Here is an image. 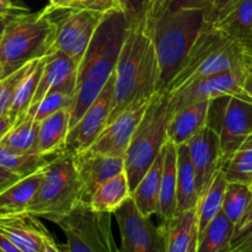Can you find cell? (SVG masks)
Segmentation results:
<instances>
[{"label":"cell","instance_id":"f1b7e54d","mask_svg":"<svg viewBox=\"0 0 252 252\" xmlns=\"http://www.w3.org/2000/svg\"><path fill=\"white\" fill-rule=\"evenodd\" d=\"M161 224L166 230L165 252H189L192 238L197 231L196 209L176 214L171 220Z\"/></svg>","mask_w":252,"mask_h":252},{"label":"cell","instance_id":"bcb514c9","mask_svg":"<svg viewBox=\"0 0 252 252\" xmlns=\"http://www.w3.org/2000/svg\"><path fill=\"white\" fill-rule=\"evenodd\" d=\"M0 252H24L12 241H10L2 233H0Z\"/></svg>","mask_w":252,"mask_h":252},{"label":"cell","instance_id":"f907efd6","mask_svg":"<svg viewBox=\"0 0 252 252\" xmlns=\"http://www.w3.org/2000/svg\"><path fill=\"white\" fill-rule=\"evenodd\" d=\"M189 252H197V231L194 233L193 238H192L191 245H189Z\"/></svg>","mask_w":252,"mask_h":252},{"label":"cell","instance_id":"f546056e","mask_svg":"<svg viewBox=\"0 0 252 252\" xmlns=\"http://www.w3.org/2000/svg\"><path fill=\"white\" fill-rule=\"evenodd\" d=\"M234 224L219 212L202 234L197 235V252H226L230 248Z\"/></svg>","mask_w":252,"mask_h":252},{"label":"cell","instance_id":"c3c4849f","mask_svg":"<svg viewBox=\"0 0 252 252\" xmlns=\"http://www.w3.org/2000/svg\"><path fill=\"white\" fill-rule=\"evenodd\" d=\"M12 126H14V123L10 120L9 116H0V138H2V135H4L5 133H7V130H9Z\"/></svg>","mask_w":252,"mask_h":252},{"label":"cell","instance_id":"b9f144b4","mask_svg":"<svg viewBox=\"0 0 252 252\" xmlns=\"http://www.w3.org/2000/svg\"><path fill=\"white\" fill-rule=\"evenodd\" d=\"M30 12L29 9L22 6H17L12 2V0H0V15H11V16H16V15L26 14Z\"/></svg>","mask_w":252,"mask_h":252},{"label":"cell","instance_id":"f5cc1de1","mask_svg":"<svg viewBox=\"0 0 252 252\" xmlns=\"http://www.w3.org/2000/svg\"><path fill=\"white\" fill-rule=\"evenodd\" d=\"M158 19H159V17H158Z\"/></svg>","mask_w":252,"mask_h":252},{"label":"cell","instance_id":"ba28073f","mask_svg":"<svg viewBox=\"0 0 252 252\" xmlns=\"http://www.w3.org/2000/svg\"><path fill=\"white\" fill-rule=\"evenodd\" d=\"M54 224L66 238V244L62 245L64 252H120L112 231V213L79 203Z\"/></svg>","mask_w":252,"mask_h":252},{"label":"cell","instance_id":"836d02e7","mask_svg":"<svg viewBox=\"0 0 252 252\" xmlns=\"http://www.w3.org/2000/svg\"><path fill=\"white\" fill-rule=\"evenodd\" d=\"M252 202L250 185L240 182H228L224 192L221 212L235 225Z\"/></svg>","mask_w":252,"mask_h":252},{"label":"cell","instance_id":"d4e9b609","mask_svg":"<svg viewBox=\"0 0 252 252\" xmlns=\"http://www.w3.org/2000/svg\"><path fill=\"white\" fill-rule=\"evenodd\" d=\"M164 167L159 194L158 216L161 223L171 220L176 214V177H177V150L174 143L166 140Z\"/></svg>","mask_w":252,"mask_h":252},{"label":"cell","instance_id":"5b68a950","mask_svg":"<svg viewBox=\"0 0 252 252\" xmlns=\"http://www.w3.org/2000/svg\"><path fill=\"white\" fill-rule=\"evenodd\" d=\"M204 24V9L165 11L154 22L150 30V36L159 64L157 91H165L170 81L176 75Z\"/></svg>","mask_w":252,"mask_h":252},{"label":"cell","instance_id":"8fae6325","mask_svg":"<svg viewBox=\"0 0 252 252\" xmlns=\"http://www.w3.org/2000/svg\"><path fill=\"white\" fill-rule=\"evenodd\" d=\"M246 68L224 71L198 79L177 90L176 93L170 94L169 105L172 115L199 101H212L224 96L246 95L243 90Z\"/></svg>","mask_w":252,"mask_h":252},{"label":"cell","instance_id":"484cf974","mask_svg":"<svg viewBox=\"0 0 252 252\" xmlns=\"http://www.w3.org/2000/svg\"><path fill=\"white\" fill-rule=\"evenodd\" d=\"M226 184L228 181H226L223 171L219 169L212 177L208 186L198 197L196 207L197 235L202 234V231L211 223L212 219H214V217L221 211Z\"/></svg>","mask_w":252,"mask_h":252},{"label":"cell","instance_id":"d590c367","mask_svg":"<svg viewBox=\"0 0 252 252\" xmlns=\"http://www.w3.org/2000/svg\"><path fill=\"white\" fill-rule=\"evenodd\" d=\"M74 94L66 93V91H51L47 94L43 98L38 102L34 108L32 117L34 121L41 122L48 116L63 110V108H73Z\"/></svg>","mask_w":252,"mask_h":252},{"label":"cell","instance_id":"ee69618b","mask_svg":"<svg viewBox=\"0 0 252 252\" xmlns=\"http://www.w3.org/2000/svg\"><path fill=\"white\" fill-rule=\"evenodd\" d=\"M39 252H64L62 245H58V244L54 241V239L52 238L51 234L46 235V238L43 239V243H42L41 250Z\"/></svg>","mask_w":252,"mask_h":252},{"label":"cell","instance_id":"5bb4252c","mask_svg":"<svg viewBox=\"0 0 252 252\" xmlns=\"http://www.w3.org/2000/svg\"><path fill=\"white\" fill-rule=\"evenodd\" d=\"M149 102L150 100H148L126 108L112 122L106 126L105 129L100 133L97 139L88 150L125 159L130 139L144 116Z\"/></svg>","mask_w":252,"mask_h":252},{"label":"cell","instance_id":"4dcf8cb0","mask_svg":"<svg viewBox=\"0 0 252 252\" xmlns=\"http://www.w3.org/2000/svg\"><path fill=\"white\" fill-rule=\"evenodd\" d=\"M58 155L22 154V153H16L0 144V166L17 175L20 179H24L34 172L43 170Z\"/></svg>","mask_w":252,"mask_h":252},{"label":"cell","instance_id":"7dc6e473","mask_svg":"<svg viewBox=\"0 0 252 252\" xmlns=\"http://www.w3.org/2000/svg\"><path fill=\"white\" fill-rule=\"evenodd\" d=\"M243 90L249 97L252 98V62L248 65L245 73V79H244Z\"/></svg>","mask_w":252,"mask_h":252},{"label":"cell","instance_id":"9a60e30c","mask_svg":"<svg viewBox=\"0 0 252 252\" xmlns=\"http://www.w3.org/2000/svg\"><path fill=\"white\" fill-rule=\"evenodd\" d=\"M80 184V202L89 204L94 192L120 172L125 171V159L90 150L73 154Z\"/></svg>","mask_w":252,"mask_h":252},{"label":"cell","instance_id":"4316f807","mask_svg":"<svg viewBox=\"0 0 252 252\" xmlns=\"http://www.w3.org/2000/svg\"><path fill=\"white\" fill-rule=\"evenodd\" d=\"M129 184L125 171L101 185L89 201V206L97 212L115 213L127 199L130 198Z\"/></svg>","mask_w":252,"mask_h":252},{"label":"cell","instance_id":"ac0fdd59","mask_svg":"<svg viewBox=\"0 0 252 252\" xmlns=\"http://www.w3.org/2000/svg\"><path fill=\"white\" fill-rule=\"evenodd\" d=\"M212 25L252 56V0H235Z\"/></svg>","mask_w":252,"mask_h":252},{"label":"cell","instance_id":"ab89813d","mask_svg":"<svg viewBox=\"0 0 252 252\" xmlns=\"http://www.w3.org/2000/svg\"><path fill=\"white\" fill-rule=\"evenodd\" d=\"M207 1L208 0H164L160 16L165 11H174V10L182 9H204Z\"/></svg>","mask_w":252,"mask_h":252},{"label":"cell","instance_id":"8d00e7d4","mask_svg":"<svg viewBox=\"0 0 252 252\" xmlns=\"http://www.w3.org/2000/svg\"><path fill=\"white\" fill-rule=\"evenodd\" d=\"M29 64H26V65L20 68L15 73L10 74V75L5 76V78H2L0 80V116H4L9 113L10 107L12 105V101H14L16 89L19 86V83L21 81L22 76L26 73L27 68H29Z\"/></svg>","mask_w":252,"mask_h":252},{"label":"cell","instance_id":"ffe728a7","mask_svg":"<svg viewBox=\"0 0 252 252\" xmlns=\"http://www.w3.org/2000/svg\"><path fill=\"white\" fill-rule=\"evenodd\" d=\"M209 100L199 101L177 111L171 116L167 125V140L175 145L186 144L201 128L207 125Z\"/></svg>","mask_w":252,"mask_h":252},{"label":"cell","instance_id":"9c48e42d","mask_svg":"<svg viewBox=\"0 0 252 252\" xmlns=\"http://www.w3.org/2000/svg\"><path fill=\"white\" fill-rule=\"evenodd\" d=\"M207 125L218 133L223 160L252 134V98L233 95L212 100Z\"/></svg>","mask_w":252,"mask_h":252},{"label":"cell","instance_id":"2e32d148","mask_svg":"<svg viewBox=\"0 0 252 252\" xmlns=\"http://www.w3.org/2000/svg\"><path fill=\"white\" fill-rule=\"evenodd\" d=\"M187 147L196 175V187L199 197L214 174L220 169L221 152L219 135L216 129L206 125L187 142Z\"/></svg>","mask_w":252,"mask_h":252},{"label":"cell","instance_id":"4fadbf2b","mask_svg":"<svg viewBox=\"0 0 252 252\" xmlns=\"http://www.w3.org/2000/svg\"><path fill=\"white\" fill-rule=\"evenodd\" d=\"M115 75L111 76L102 91L84 112L80 120L69 129L64 142V153L76 154L88 150L107 126L112 110Z\"/></svg>","mask_w":252,"mask_h":252},{"label":"cell","instance_id":"f35d334b","mask_svg":"<svg viewBox=\"0 0 252 252\" xmlns=\"http://www.w3.org/2000/svg\"><path fill=\"white\" fill-rule=\"evenodd\" d=\"M78 4L79 9L94 10L102 14L122 11L120 0H78Z\"/></svg>","mask_w":252,"mask_h":252},{"label":"cell","instance_id":"7c38bea8","mask_svg":"<svg viewBox=\"0 0 252 252\" xmlns=\"http://www.w3.org/2000/svg\"><path fill=\"white\" fill-rule=\"evenodd\" d=\"M106 15L88 9L65 10V15L57 21L54 51L68 54L79 65Z\"/></svg>","mask_w":252,"mask_h":252},{"label":"cell","instance_id":"d6986e66","mask_svg":"<svg viewBox=\"0 0 252 252\" xmlns=\"http://www.w3.org/2000/svg\"><path fill=\"white\" fill-rule=\"evenodd\" d=\"M0 233L24 252H39L48 230L30 214L0 217Z\"/></svg>","mask_w":252,"mask_h":252},{"label":"cell","instance_id":"8992f818","mask_svg":"<svg viewBox=\"0 0 252 252\" xmlns=\"http://www.w3.org/2000/svg\"><path fill=\"white\" fill-rule=\"evenodd\" d=\"M171 116L169 95L165 91H157L150 98L125 155V172L130 192L152 166L166 143L167 125Z\"/></svg>","mask_w":252,"mask_h":252},{"label":"cell","instance_id":"30bf717a","mask_svg":"<svg viewBox=\"0 0 252 252\" xmlns=\"http://www.w3.org/2000/svg\"><path fill=\"white\" fill-rule=\"evenodd\" d=\"M113 214L120 229V252H165L164 224L157 226L150 218L143 216L132 197Z\"/></svg>","mask_w":252,"mask_h":252},{"label":"cell","instance_id":"7402d4cb","mask_svg":"<svg viewBox=\"0 0 252 252\" xmlns=\"http://www.w3.org/2000/svg\"><path fill=\"white\" fill-rule=\"evenodd\" d=\"M164 159L165 148L162 147L161 152L159 153L152 166L148 169V171L140 179V181L138 182V185L130 194L138 211L148 218H150L154 214L158 216V212H159L160 184H161Z\"/></svg>","mask_w":252,"mask_h":252},{"label":"cell","instance_id":"f6af8a7d","mask_svg":"<svg viewBox=\"0 0 252 252\" xmlns=\"http://www.w3.org/2000/svg\"><path fill=\"white\" fill-rule=\"evenodd\" d=\"M49 5L57 10L79 9L78 0H48Z\"/></svg>","mask_w":252,"mask_h":252},{"label":"cell","instance_id":"603a6c76","mask_svg":"<svg viewBox=\"0 0 252 252\" xmlns=\"http://www.w3.org/2000/svg\"><path fill=\"white\" fill-rule=\"evenodd\" d=\"M43 170L20 179L0 192V217L27 213L30 203L38 189Z\"/></svg>","mask_w":252,"mask_h":252},{"label":"cell","instance_id":"1f68e13d","mask_svg":"<svg viewBox=\"0 0 252 252\" xmlns=\"http://www.w3.org/2000/svg\"><path fill=\"white\" fill-rule=\"evenodd\" d=\"M220 170L228 182L250 185L252 180V134L229 157L221 160Z\"/></svg>","mask_w":252,"mask_h":252},{"label":"cell","instance_id":"83f0119b","mask_svg":"<svg viewBox=\"0 0 252 252\" xmlns=\"http://www.w3.org/2000/svg\"><path fill=\"white\" fill-rule=\"evenodd\" d=\"M44 57L36 59V61H32L29 64V68H27L25 75L22 76L21 81L19 83V86H17L16 93H15L14 96V101H12L9 113H7L14 126L21 122L26 117V113L29 111L30 106H31L32 98H33L34 93H36L39 78H41Z\"/></svg>","mask_w":252,"mask_h":252},{"label":"cell","instance_id":"e0dca14e","mask_svg":"<svg viewBox=\"0 0 252 252\" xmlns=\"http://www.w3.org/2000/svg\"><path fill=\"white\" fill-rule=\"evenodd\" d=\"M76 69L78 63L71 57L61 51H53L51 54L44 57L41 78L26 117L33 116L36 106L51 91H66L74 94Z\"/></svg>","mask_w":252,"mask_h":252},{"label":"cell","instance_id":"7a4b0ae2","mask_svg":"<svg viewBox=\"0 0 252 252\" xmlns=\"http://www.w3.org/2000/svg\"><path fill=\"white\" fill-rule=\"evenodd\" d=\"M113 75V102L107 125L126 108L150 100L157 93L159 64L147 31L128 29Z\"/></svg>","mask_w":252,"mask_h":252},{"label":"cell","instance_id":"6da1fadb","mask_svg":"<svg viewBox=\"0 0 252 252\" xmlns=\"http://www.w3.org/2000/svg\"><path fill=\"white\" fill-rule=\"evenodd\" d=\"M128 29L123 12L115 11L106 15L96 30L76 69L70 128L80 120L115 73Z\"/></svg>","mask_w":252,"mask_h":252},{"label":"cell","instance_id":"7bdbcfd3","mask_svg":"<svg viewBox=\"0 0 252 252\" xmlns=\"http://www.w3.org/2000/svg\"><path fill=\"white\" fill-rule=\"evenodd\" d=\"M20 180V177L17 175L12 174V172L7 171L4 167L0 166V192L4 191L5 189H7L9 186H11L12 184L17 182Z\"/></svg>","mask_w":252,"mask_h":252},{"label":"cell","instance_id":"44dd1931","mask_svg":"<svg viewBox=\"0 0 252 252\" xmlns=\"http://www.w3.org/2000/svg\"><path fill=\"white\" fill-rule=\"evenodd\" d=\"M70 108H63L39 122L34 154L58 155L64 153V142L70 129Z\"/></svg>","mask_w":252,"mask_h":252},{"label":"cell","instance_id":"3957f363","mask_svg":"<svg viewBox=\"0 0 252 252\" xmlns=\"http://www.w3.org/2000/svg\"><path fill=\"white\" fill-rule=\"evenodd\" d=\"M57 11L48 5L38 12L14 16L0 37V68L2 78L15 73L30 62L54 51Z\"/></svg>","mask_w":252,"mask_h":252},{"label":"cell","instance_id":"60d3db41","mask_svg":"<svg viewBox=\"0 0 252 252\" xmlns=\"http://www.w3.org/2000/svg\"><path fill=\"white\" fill-rule=\"evenodd\" d=\"M235 0H208L204 12H206V21L213 22L214 20L218 19L229 6H230Z\"/></svg>","mask_w":252,"mask_h":252},{"label":"cell","instance_id":"816d5d0a","mask_svg":"<svg viewBox=\"0 0 252 252\" xmlns=\"http://www.w3.org/2000/svg\"><path fill=\"white\" fill-rule=\"evenodd\" d=\"M250 189H251V191H252V180H251V182H250Z\"/></svg>","mask_w":252,"mask_h":252},{"label":"cell","instance_id":"e575fe53","mask_svg":"<svg viewBox=\"0 0 252 252\" xmlns=\"http://www.w3.org/2000/svg\"><path fill=\"white\" fill-rule=\"evenodd\" d=\"M129 29L144 30L150 34L155 11V0H120Z\"/></svg>","mask_w":252,"mask_h":252},{"label":"cell","instance_id":"d6a6232c","mask_svg":"<svg viewBox=\"0 0 252 252\" xmlns=\"http://www.w3.org/2000/svg\"><path fill=\"white\" fill-rule=\"evenodd\" d=\"M38 127L39 122L34 121L33 117H25L0 138V144L16 153L34 154Z\"/></svg>","mask_w":252,"mask_h":252},{"label":"cell","instance_id":"277c9868","mask_svg":"<svg viewBox=\"0 0 252 252\" xmlns=\"http://www.w3.org/2000/svg\"><path fill=\"white\" fill-rule=\"evenodd\" d=\"M252 62V56L239 43L204 24L184 64L165 89L167 95L176 93L189 84L224 71L244 69Z\"/></svg>","mask_w":252,"mask_h":252},{"label":"cell","instance_id":"74e56055","mask_svg":"<svg viewBox=\"0 0 252 252\" xmlns=\"http://www.w3.org/2000/svg\"><path fill=\"white\" fill-rule=\"evenodd\" d=\"M250 235H252V202L249 208L246 209L245 213H244V216L240 218V220L234 226L233 238H231L230 248L229 249L240 244L241 241H244Z\"/></svg>","mask_w":252,"mask_h":252},{"label":"cell","instance_id":"52a82bcc","mask_svg":"<svg viewBox=\"0 0 252 252\" xmlns=\"http://www.w3.org/2000/svg\"><path fill=\"white\" fill-rule=\"evenodd\" d=\"M80 202V184L73 154L63 153L43 169V177L27 214L57 221L70 213Z\"/></svg>","mask_w":252,"mask_h":252},{"label":"cell","instance_id":"cb8c5ba5","mask_svg":"<svg viewBox=\"0 0 252 252\" xmlns=\"http://www.w3.org/2000/svg\"><path fill=\"white\" fill-rule=\"evenodd\" d=\"M177 177H176V214L196 209L198 192L196 175L192 166L186 144L177 145ZM175 214V216H176Z\"/></svg>","mask_w":252,"mask_h":252},{"label":"cell","instance_id":"681fc988","mask_svg":"<svg viewBox=\"0 0 252 252\" xmlns=\"http://www.w3.org/2000/svg\"><path fill=\"white\" fill-rule=\"evenodd\" d=\"M12 17L14 16H11V15H0V37H1L5 27L7 26V24H9V21L12 19Z\"/></svg>","mask_w":252,"mask_h":252}]
</instances>
